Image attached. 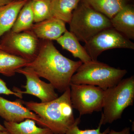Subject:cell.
<instances>
[{
  "label": "cell",
  "instance_id": "22",
  "mask_svg": "<svg viewBox=\"0 0 134 134\" xmlns=\"http://www.w3.org/2000/svg\"><path fill=\"white\" fill-rule=\"evenodd\" d=\"M12 91L8 88L6 82L2 79H0V94H3L9 96L10 95H14L19 98L22 99L23 95L22 93L15 90H13Z\"/></svg>",
  "mask_w": 134,
  "mask_h": 134
},
{
  "label": "cell",
  "instance_id": "21",
  "mask_svg": "<svg viewBox=\"0 0 134 134\" xmlns=\"http://www.w3.org/2000/svg\"><path fill=\"white\" fill-rule=\"evenodd\" d=\"M80 122V117L75 119L74 123L70 127L65 134H107L110 131V128L108 127L103 132H100L101 126L103 125L100 120L97 128L96 129L80 130L78 127Z\"/></svg>",
  "mask_w": 134,
  "mask_h": 134
},
{
  "label": "cell",
  "instance_id": "8",
  "mask_svg": "<svg viewBox=\"0 0 134 134\" xmlns=\"http://www.w3.org/2000/svg\"><path fill=\"white\" fill-rule=\"evenodd\" d=\"M84 47L92 60L96 61L99 55L104 51L116 48L134 50V44L111 27L97 34L85 43Z\"/></svg>",
  "mask_w": 134,
  "mask_h": 134
},
{
  "label": "cell",
  "instance_id": "28",
  "mask_svg": "<svg viewBox=\"0 0 134 134\" xmlns=\"http://www.w3.org/2000/svg\"><path fill=\"white\" fill-rule=\"evenodd\" d=\"M0 50H1V47H0Z\"/></svg>",
  "mask_w": 134,
  "mask_h": 134
},
{
  "label": "cell",
  "instance_id": "7",
  "mask_svg": "<svg viewBox=\"0 0 134 134\" xmlns=\"http://www.w3.org/2000/svg\"><path fill=\"white\" fill-rule=\"evenodd\" d=\"M70 97L73 108L80 116L103 109L104 91L97 86L70 83Z\"/></svg>",
  "mask_w": 134,
  "mask_h": 134
},
{
  "label": "cell",
  "instance_id": "24",
  "mask_svg": "<svg viewBox=\"0 0 134 134\" xmlns=\"http://www.w3.org/2000/svg\"><path fill=\"white\" fill-rule=\"evenodd\" d=\"M14 1V0H0V7L7 5Z\"/></svg>",
  "mask_w": 134,
  "mask_h": 134
},
{
  "label": "cell",
  "instance_id": "4",
  "mask_svg": "<svg viewBox=\"0 0 134 134\" xmlns=\"http://www.w3.org/2000/svg\"><path fill=\"white\" fill-rule=\"evenodd\" d=\"M76 72L70 83L97 86L104 91L116 85L127 73L126 70L113 68L97 60L83 63Z\"/></svg>",
  "mask_w": 134,
  "mask_h": 134
},
{
  "label": "cell",
  "instance_id": "10",
  "mask_svg": "<svg viewBox=\"0 0 134 134\" xmlns=\"http://www.w3.org/2000/svg\"><path fill=\"white\" fill-rule=\"evenodd\" d=\"M23 100L14 101L0 97V117L8 122H19L26 119H31L42 126L39 117L23 105Z\"/></svg>",
  "mask_w": 134,
  "mask_h": 134
},
{
  "label": "cell",
  "instance_id": "5",
  "mask_svg": "<svg viewBox=\"0 0 134 134\" xmlns=\"http://www.w3.org/2000/svg\"><path fill=\"white\" fill-rule=\"evenodd\" d=\"M134 76L122 79L115 86L104 91L103 113L100 120L103 125L121 119L126 108L133 105Z\"/></svg>",
  "mask_w": 134,
  "mask_h": 134
},
{
  "label": "cell",
  "instance_id": "6",
  "mask_svg": "<svg viewBox=\"0 0 134 134\" xmlns=\"http://www.w3.org/2000/svg\"><path fill=\"white\" fill-rule=\"evenodd\" d=\"M41 42L31 30L15 32L10 30L2 36L0 47L6 52L31 62L38 54Z\"/></svg>",
  "mask_w": 134,
  "mask_h": 134
},
{
  "label": "cell",
  "instance_id": "27",
  "mask_svg": "<svg viewBox=\"0 0 134 134\" xmlns=\"http://www.w3.org/2000/svg\"><path fill=\"white\" fill-rule=\"evenodd\" d=\"M15 1H23V0H15Z\"/></svg>",
  "mask_w": 134,
  "mask_h": 134
},
{
  "label": "cell",
  "instance_id": "11",
  "mask_svg": "<svg viewBox=\"0 0 134 134\" xmlns=\"http://www.w3.org/2000/svg\"><path fill=\"white\" fill-rule=\"evenodd\" d=\"M65 22L52 17L34 24L31 29L40 39L56 40L67 30Z\"/></svg>",
  "mask_w": 134,
  "mask_h": 134
},
{
  "label": "cell",
  "instance_id": "17",
  "mask_svg": "<svg viewBox=\"0 0 134 134\" xmlns=\"http://www.w3.org/2000/svg\"><path fill=\"white\" fill-rule=\"evenodd\" d=\"M30 62L16 55L0 50V73L8 77L14 75L17 70Z\"/></svg>",
  "mask_w": 134,
  "mask_h": 134
},
{
  "label": "cell",
  "instance_id": "14",
  "mask_svg": "<svg viewBox=\"0 0 134 134\" xmlns=\"http://www.w3.org/2000/svg\"><path fill=\"white\" fill-rule=\"evenodd\" d=\"M63 49L69 51L75 58H79L83 63L92 60L91 58L84 47L74 34L67 30L56 40Z\"/></svg>",
  "mask_w": 134,
  "mask_h": 134
},
{
  "label": "cell",
  "instance_id": "26",
  "mask_svg": "<svg viewBox=\"0 0 134 134\" xmlns=\"http://www.w3.org/2000/svg\"><path fill=\"white\" fill-rule=\"evenodd\" d=\"M0 134H10L8 131H0Z\"/></svg>",
  "mask_w": 134,
  "mask_h": 134
},
{
  "label": "cell",
  "instance_id": "13",
  "mask_svg": "<svg viewBox=\"0 0 134 134\" xmlns=\"http://www.w3.org/2000/svg\"><path fill=\"white\" fill-rule=\"evenodd\" d=\"M29 0H14L7 5L0 7V38L11 30L19 11Z\"/></svg>",
  "mask_w": 134,
  "mask_h": 134
},
{
  "label": "cell",
  "instance_id": "12",
  "mask_svg": "<svg viewBox=\"0 0 134 134\" xmlns=\"http://www.w3.org/2000/svg\"><path fill=\"white\" fill-rule=\"evenodd\" d=\"M112 26L129 40L134 39V9L128 4L110 19Z\"/></svg>",
  "mask_w": 134,
  "mask_h": 134
},
{
  "label": "cell",
  "instance_id": "18",
  "mask_svg": "<svg viewBox=\"0 0 134 134\" xmlns=\"http://www.w3.org/2000/svg\"><path fill=\"white\" fill-rule=\"evenodd\" d=\"M94 9L111 19L125 6L128 0H83Z\"/></svg>",
  "mask_w": 134,
  "mask_h": 134
},
{
  "label": "cell",
  "instance_id": "2",
  "mask_svg": "<svg viewBox=\"0 0 134 134\" xmlns=\"http://www.w3.org/2000/svg\"><path fill=\"white\" fill-rule=\"evenodd\" d=\"M23 101V104L41 119L43 127L54 134H65L75 119L70 97V87L57 98L47 103Z\"/></svg>",
  "mask_w": 134,
  "mask_h": 134
},
{
  "label": "cell",
  "instance_id": "16",
  "mask_svg": "<svg viewBox=\"0 0 134 134\" xmlns=\"http://www.w3.org/2000/svg\"><path fill=\"white\" fill-rule=\"evenodd\" d=\"M82 0H51L50 11L53 17L69 24L73 13Z\"/></svg>",
  "mask_w": 134,
  "mask_h": 134
},
{
  "label": "cell",
  "instance_id": "23",
  "mask_svg": "<svg viewBox=\"0 0 134 134\" xmlns=\"http://www.w3.org/2000/svg\"><path fill=\"white\" fill-rule=\"evenodd\" d=\"M130 127H125L120 132H116L113 130H111L107 134H130Z\"/></svg>",
  "mask_w": 134,
  "mask_h": 134
},
{
  "label": "cell",
  "instance_id": "15",
  "mask_svg": "<svg viewBox=\"0 0 134 134\" xmlns=\"http://www.w3.org/2000/svg\"><path fill=\"white\" fill-rule=\"evenodd\" d=\"M4 126L10 134H54L47 127H40L31 119H26L21 122H13L4 121Z\"/></svg>",
  "mask_w": 134,
  "mask_h": 134
},
{
  "label": "cell",
  "instance_id": "25",
  "mask_svg": "<svg viewBox=\"0 0 134 134\" xmlns=\"http://www.w3.org/2000/svg\"><path fill=\"white\" fill-rule=\"evenodd\" d=\"M7 131L6 128L4 126H3L2 125L0 124V131Z\"/></svg>",
  "mask_w": 134,
  "mask_h": 134
},
{
  "label": "cell",
  "instance_id": "1",
  "mask_svg": "<svg viewBox=\"0 0 134 134\" xmlns=\"http://www.w3.org/2000/svg\"><path fill=\"white\" fill-rule=\"evenodd\" d=\"M82 63L63 55L52 41L41 40L38 54L26 66L40 77L48 80L55 89L63 92L70 87L72 76Z\"/></svg>",
  "mask_w": 134,
  "mask_h": 134
},
{
  "label": "cell",
  "instance_id": "3",
  "mask_svg": "<svg viewBox=\"0 0 134 134\" xmlns=\"http://www.w3.org/2000/svg\"><path fill=\"white\" fill-rule=\"evenodd\" d=\"M70 32L79 41L86 43L99 32L111 28L110 19L94 9L83 0L73 13Z\"/></svg>",
  "mask_w": 134,
  "mask_h": 134
},
{
  "label": "cell",
  "instance_id": "20",
  "mask_svg": "<svg viewBox=\"0 0 134 134\" xmlns=\"http://www.w3.org/2000/svg\"><path fill=\"white\" fill-rule=\"evenodd\" d=\"M51 0H31L34 23H38L53 17L50 11Z\"/></svg>",
  "mask_w": 134,
  "mask_h": 134
},
{
  "label": "cell",
  "instance_id": "9",
  "mask_svg": "<svg viewBox=\"0 0 134 134\" xmlns=\"http://www.w3.org/2000/svg\"><path fill=\"white\" fill-rule=\"evenodd\" d=\"M16 73L22 74L26 77V85L22 86L26 90L22 91L15 87L13 90L23 94H30L35 96L39 99L42 103L50 102L59 97L53 86L50 83L42 81L31 68L28 66L21 68L17 70Z\"/></svg>",
  "mask_w": 134,
  "mask_h": 134
},
{
  "label": "cell",
  "instance_id": "19",
  "mask_svg": "<svg viewBox=\"0 0 134 134\" xmlns=\"http://www.w3.org/2000/svg\"><path fill=\"white\" fill-rule=\"evenodd\" d=\"M34 23L31 0H29L19 11L11 30L15 32L30 30Z\"/></svg>",
  "mask_w": 134,
  "mask_h": 134
}]
</instances>
